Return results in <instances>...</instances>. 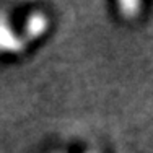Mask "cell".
I'll use <instances>...</instances> for the list:
<instances>
[{"label": "cell", "instance_id": "cell-1", "mask_svg": "<svg viewBox=\"0 0 153 153\" xmlns=\"http://www.w3.org/2000/svg\"><path fill=\"white\" fill-rule=\"evenodd\" d=\"M49 16L38 8L0 7V54H21L47 31Z\"/></svg>", "mask_w": 153, "mask_h": 153}, {"label": "cell", "instance_id": "cell-2", "mask_svg": "<svg viewBox=\"0 0 153 153\" xmlns=\"http://www.w3.org/2000/svg\"><path fill=\"white\" fill-rule=\"evenodd\" d=\"M47 153H96V152L86 147V145H68V147H62V148H54Z\"/></svg>", "mask_w": 153, "mask_h": 153}]
</instances>
